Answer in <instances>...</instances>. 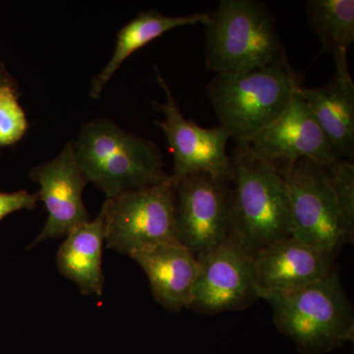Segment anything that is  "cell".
<instances>
[{"label": "cell", "mask_w": 354, "mask_h": 354, "mask_svg": "<svg viewBox=\"0 0 354 354\" xmlns=\"http://www.w3.org/2000/svg\"><path fill=\"white\" fill-rule=\"evenodd\" d=\"M305 6L323 50L334 55L335 74L351 76L348 58L354 41L353 0H309Z\"/></svg>", "instance_id": "cell-18"}, {"label": "cell", "mask_w": 354, "mask_h": 354, "mask_svg": "<svg viewBox=\"0 0 354 354\" xmlns=\"http://www.w3.org/2000/svg\"><path fill=\"white\" fill-rule=\"evenodd\" d=\"M2 75H3V74H2L1 69H0V86L3 85V84H6L7 82H9V81L6 80V79H4V77Z\"/></svg>", "instance_id": "cell-22"}, {"label": "cell", "mask_w": 354, "mask_h": 354, "mask_svg": "<svg viewBox=\"0 0 354 354\" xmlns=\"http://www.w3.org/2000/svg\"><path fill=\"white\" fill-rule=\"evenodd\" d=\"M333 259L293 235L272 242L253 257L258 297L285 295L325 278L333 271Z\"/></svg>", "instance_id": "cell-13"}, {"label": "cell", "mask_w": 354, "mask_h": 354, "mask_svg": "<svg viewBox=\"0 0 354 354\" xmlns=\"http://www.w3.org/2000/svg\"><path fill=\"white\" fill-rule=\"evenodd\" d=\"M299 90L278 120L248 141L237 144L281 174L301 158L321 165L337 160Z\"/></svg>", "instance_id": "cell-11"}, {"label": "cell", "mask_w": 354, "mask_h": 354, "mask_svg": "<svg viewBox=\"0 0 354 354\" xmlns=\"http://www.w3.org/2000/svg\"><path fill=\"white\" fill-rule=\"evenodd\" d=\"M157 71L158 85L164 90L165 102H153V108L165 114L162 120H156L169 143L174 156V186L191 174L232 179L234 176L232 158L227 155L230 133L220 127L204 128L188 120L181 113L169 84Z\"/></svg>", "instance_id": "cell-9"}, {"label": "cell", "mask_w": 354, "mask_h": 354, "mask_svg": "<svg viewBox=\"0 0 354 354\" xmlns=\"http://www.w3.org/2000/svg\"><path fill=\"white\" fill-rule=\"evenodd\" d=\"M73 143L79 167L106 194L118 196L171 178L164 169V156L153 142L125 131L109 118L85 123Z\"/></svg>", "instance_id": "cell-1"}, {"label": "cell", "mask_w": 354, "mask_h": 354, "mask_svg": "<svg viewBox=\"0 0 354 354\" xmlns=\"http://www.w3.org/2000/svg\"><path fill=\"white\" fill-rule=\"evenodd\" d=\"M203 25L206 27L207 68L216 74L288 62L276 19L263 2L221 0Z\"/></svg>", "instance_id": "cell-3"}, {"label": "cell", "mask_w": 354, "mask_h": 354, "mask_svg": "<svg viewBox=\"0 0 354 354\" xmlns=\"http://www.w3.org/2000/svg\"><path fill=\"white\" fill-rule=\"evenodd\" d=\"M337 160L353 162L354 156V83L353 77L335 73L321 87L300 88Z\"/></svg>", "instance_id": "cell-15"}, {"label": "cell", "mask_w": 354, "mask_h": 354, "mask_svg": "<svg viewBox=\"0 0 354 354\" xmlns=\"http://www.w3.org/2000/svg\"><path fill=\"white\" fill-rule=\"evenodd\" d=\"M301 80L288 62L245 72L218 73L207 85L214 111L236 144L278 120Z\"/></svg>", "instance_id": "cell-4"}, {"label": "cell", "mask_w": 354, "mask_h": 354, "mask_svg": "<svg viewBox=\"0 0 354 354\" xmlns=\"http://www.w3.org/2000/svg\"><path fill=\"white\" fill-rule=\"evenodd\" d=\"M130 258L145 272L158 304L171 312L187 308L197 279L198 260L183 244H158Z\"/></svg>", "instance_id": "cell-14"}, {"label": "cell", "mask_w": 354, "mask_h": 354, "mask_svg": "<svg viewBox=\"0 0 354 354\" xmlns=\"http://www.w3.org/2000/svg\"><path fill=\"white\" fill-rule=\"evenodd\" d=\"M327 167L341 215L344 241H351L354 232V165L349 160H335Z\"/></svg>", "instance_id": "cell-19"}, {"label": "cell", "mask_w": 354, "mask_h": 354, "mask_svg": "<svg viewBox=\"0 0 354 354\" xmlns=\"http://www.w3.org/2000/svg\"><path fill=\"white\" fill-rule=\"evenodd\" d=\"M104 221L101 209L95 220L71 230L58 249L57 264L60 274L76 283L83 295L101 297L104 290Z\"/></svg>", "instance_id": "cell-16"}, {"label": "cell", "mask_w": 354, "mask_h": 354, "mask_svg": "<svg viewBox=\"0 0 354 354\" xmlns=\"http://www.w3.org/2000/svg\"><path fill=\"white\" fill-rule=\"evenodd\" d=\"M27 130L28 120L17 91L10 82L3 84L0 86V147L17 143Z\"/></svg>", "instance_id": "cell-20"}, {"label": "cell", "mask_w": 354, "mask_h": 354, "mask_svg": "<svg viewBox=\"0 0 354 354\" xmlns=\"http://www.w3.org/2000/svg\"><path fill=\"white\" fill-rule=\"evenodd\" d=\"M281 174L290 193L291 235L335 256L344 230L327 165L301 158Z\"/></svg>", "instance_id": "cell-8"}, {"label": "cell", "mask_w": 354, "mask_h": 354, "mask_svg": "<svg viewBox=\"0 0 354 354\" xmlns=\"http://www.w3.org/2000/svg\"><path fill=\"white\" fill-rule=\"evenodd\" d=\"M30 178L38 184L37 196L48 212L44 227L32 247L46 239L66 236L90 221L83 201L88 181L77 162L72 142L66 143L57 157L32 167Z\"/></svg>", "instance_id": "cell-12"}, {"label": "cell", "mask_w": 354, "mask_h": 354, "mask_svg": "<svg viewBox=\"0 0 354 354\" xmlns=\"http://www.w3.org/2000/svg\"><path fill=\"white\" fill-rule=\"evenodd\" d=\"M209 13H195L191 15L171 17L158 12L155 9L142 11L138 16L121 28L116 37L115 48L113 57L106 66L93 79L91 84L90 95L93 99H99L113 78L114 73L120 68L123 62L153 39L160 38L165 32L171 31L184 26L204 24Z\"/></svg>", "instance_id": "cell-17"}, {"label": "cell", "mask_w": 354, "mask_h": 354, "mask_svg": "<svg viewBox=\"0 0 354 354\" xmlns=\"http://www.w3.org/2000/svg\"><path fill=\"white\" fill-rule=\"evenodd\" d=\"M102 212L104 244L118 253L130 257L149 247L179 242L171 176L157 185L106 198Z\"/></svg>", "instance_id": "cell-6"}, {"label": "cell", "mask_w": 354, "mask_h": 354, "mask_svg": "<svg viewBox=\"0 0 354 354\" xmlns=\"http://www.w3.org/2000/svg\"><path fill=\"white\" fill-rule=\"evenodd\" d=\"M39 202L37 194L25 190L13 193L0 192V221L14 212L32 209Z\"/></svg>", "instance_id": "cell-21"}, {"label": "cell", "mask_w": 354, "mask_h": 354, "mask_svg": "<svg viewBox=\"0 0 354 354\" xmlns=\"http://www.w3.org/2000/svg\"><path fill=\"white\" fill-rule=\"evenodd\" d=\"M278 329L309 353L351 341L353 308L334 271L299 290L266 298Z\"/></svg>", "instance_id": "cell-5"}, {"label": "cell", "mask_w": 354, "mask_h": 354, "mask_svg": "<svg viewBox=\"0 0 354 354\" xmlns=\"http://www.w3.org/2000/svg\"><path fill=\"white\" fill-rule=\"evenodd\" d=\"M179 242L196 259L230 235L232 180L191 174L174 185Z\"/></svg>", "instance_id": "cell-7"}, {"label": "cell", "mask_w": 354, "mask_h": 354, "mask_svg": "<svg viewBox=\"0 0 354 354\" xmlns=\"http://www.w3.org/2000/svg\"><path fill=\"white\" fill-rule=\"evenodd\" d=\"M232 158L230 235L252 257L292 234L290 193L285 177L237 145Z\"/></svg>", "instance_id": "cell-2"}, {"label": "cell", "mask_w": 354, "mask_h": 354, "mask_svg": "<svg viewBox=\"0 0 354 354\" xmlns=\"http://www.w3.org/2000/svg\"><path fill=\"white\" fill-rule=\"evenodd\" d=\"M259 299L253 257L228 236L198 259V274L187 308L212 314L246 308Z\"/></svg>", "instance_id": "cell-10"}]
</instances>
